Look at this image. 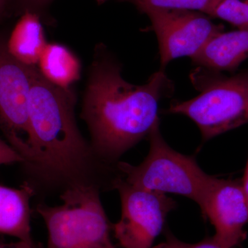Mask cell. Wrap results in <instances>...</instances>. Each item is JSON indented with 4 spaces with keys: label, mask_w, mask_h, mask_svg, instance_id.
<instances>
[{
    "label": "cell",
    "mask_w": 248,
    "mask_h": 248,
    "mask_svg": "<svg viewBox=\"0 0 248 248\" xmlns=\"http://www.w3.org/2000/svg\"><path fill=\"white\" fill-rule=\"evenodd\" d=\"M122 65L104 45L95 48L80 117L87 124L93 153L108 169L124 153L148 138L160 102L175 91L174 81L159 69L144 84L125 81Z\"/></svg>",
    "instance_id": "1"
},
{
    "label": "cell",
    "mask_w": 248,
    "mask_h": 248,
    "mask_svg": "<svg viewBox=\"0 0 248 248\" xmlns=\"http://www.w3.org/2000/svg\"><path fill=\"white\" fill-rule=\"evenodd\" d=\"M76 93L45 79L35 66L28 107L27 144L24 164L37 184L60 187L62 192L78 186H95L101 164L78 128Z\"/></svg>",
    "instance_id": "2"
},
{
    "label": "cell",
    "mask_w": 248,
    "mask_h": 248,
    "mask_svg": "<svg viewBox=\"0 0 248 248\" xmlns=\"http://www.w3.org/2000/svg\"><path fill=\"white\" fill-rule=\"evenodd\" d=\"M197 97L171 102L165 112L193 121L203 141L248 124V67L226 76L223 72L197 66L190 74Z\"/></svg>",
    "instance_id": "3"
},
{
    "label": "cell",
    "mask_w": 248,
    "mask_h": 248,
    "mask_svg": "<svg viewBox=\"0 0 248 248\" xmlns=\"http://www.w3.org/2000/svg\"><path fill=\"white\" fill-rule=\"evenodd\" d=\"M148 138L149 152L141 164L133 166L120 161L116 165L121 177L140 188L184 196L203 211L216 177L204 172L194 156L174 151L166 143L160 130V120Z\"/></svg>",
    "instance_id": "4"
},
{
    "label": "cell",
    "mask_w": 248,
    "mask_h": 248,
    "mask_svg": "<svg viewBox=\"0 0 248 248\" xmlns=\"http://www.w3.org/2000/svg\"><path fill=\"white\" fill-rule=\"evenodd\" d=\"M99 189L75 186L60 195L62 205H37L46 227V248H115Z\"/></svg>",
    "instance_id": "5"
},
{
    "label": "cell",
    "mask_w": 248,
    "mask_h": 248,
    "mask_svg": "<svg viewBox=\"0 0 248 248\" xmlns=\"http://www.w3.org/2000/svg\"><path fill=\"white\" fill-rule=\"evenodd\" d=\"M111 187L120 195L121 218L111 226L122 248H152L163 231L168 215L177 208L166 194L140 188L117 176Z\"/></svg>",
    "instance_id": "6"
},
{
    "label": "cell",
    "mask_w": 248,
    "mask_h": 248,
    "mask_svg": "<svg viewBox=\"0 0 248 248\" xmlns=\"http://www.w3.org/2000/svg\"><path fill=\"white\" fill-rule=\"evenodd\" d=\"M138 11L151 21L159 44V69L163 71L175 59L192 58L212 37L224 31L222 24L199 11L150 7Z\"/></svg>",
    "instance_id": "7"
},
{
    "label": "cell",
    "mask_w": 248,
    "mask_h": 248,
    "mask_svg": "<svg viewBox=\"0 0 248 248\" xmlns=\"http://www.w3.org/2000/svg\"><path fill=\"white\" fill-rule=\"evenodd\" d=\"M34 67L17 61L0 37V130L24 164L29 156L28 107Z\"/></svg>",
    "instance_id": "8"
},
{
    "label": "cell",
    "mask_w": 248,
    "mask_h": 248,
    "mask_svg": "<svg viewBox=\"0 0 248 248\" xmlns=\"http://www.w3.org/2000/svg\"><path fill=\"white\" fill-rule=\"evenodd\" d=\"M202 214L215 227L212 238L217 244L225 248L242 244L246 239L248 202L241 181L216 177Z\"/></svg>",
    "instance_id": "9"
},
{
    "label": "cell",
    "mask_w": 248,
    "mask_h": 248,
    "mask_svg": "<svg viewBox=\"0 0 248 248\" xmlns=\"http://www.w3.org/2000/svg\"><path fill=\"white\" fill-rule=\"evenodd\" d=\"M248 58V30L223 32L214 36L191 58L197 66L234 74Z\"/></svg>",
    "instance_id": "10"
},
{
    "label": "cell",
    "mask_w": 248,
    "mask_h": 248,
    "mask_svg": "<svg viewBox=\"0 0 248 248\" xmlns=\"http://www.w3.org/2000/svg\"><path fill=\"white\" fill-rule=\"evenodd\" d=\"M36 193L29 182L17 188L0 185V234L35 244L31 234V200Z\"/></svg>",
    "instance_id": "11"
},
{
    "label": "cell",
    "mask_w": 248,
    "mask_h": 248,
    "mask_svg": "<svg viewBox=\"0 0 248 248\" xmlns=\"http://www.w3.org/2000/svg\"><path fill=\"white\" fill-rule=\"evenodd\" d=\"M42 22L39 15L25 11L6 40L9 53L26 66H37L47 45Z\"/></svg>",
    "instance_id": "12"
},
{
    "label": "cell",
    "mask_w": 248,
    "mask_h": 248,
    "mask_svg": "<svg viewBox=\"0 0 248 248\" xmlns=\"http://www.w3.org/2000/svg\"><path fill=\"white\" fill-rule=\"evenodd\" d=\"M42 76L62 89H70L81 77V63L69 48L47 43L37 64Z\"/></svg>",
    "instance_id": "13"
},
{
    "label": "cell",
    "mask_w": 248,
    "mask_h": 248,
    "mask_svg": "<svg viewBox=\"0 0 248 248\" xmlns=\"http://www.w3.org/2000/svg\"><path fill=\"white\" fill-rule=\"evenodd\" d=\"M102 4L112 0H96ZM122 2L131 3L137 9L150 7L163 9H184L199 11L210 16L219 0H113Z\"/></svg>",
    "instance_id": "14"
},
{
    "label": "cell",
    "mask_w": 248,
    "mask_h": 248,
    "mask_svg": "<svg viewBox=\"0 0 248 248\" xmlns=\"http://www.w3.org/2000/svg\"><path fill=\"white\" fill-rule=\"evenodd\" d=\"M238 29L248 30V0H219L210 15Z\"/></svg>",
    "instance_id": "15"
},
{
    "label": "cell",
    "mask_w": 248,
    "mask_h": 248,
    "mask_svg": "<svg viewBox=\"0 0 248 248\" xmlns=\"http://www.w3.org/2000/svg\"><path fill=\"white\" fill-rule=\"evenodd\" d=\"M53 0H9V10L14 9L18 14L31 11L40 16L42 21L50 23L48 9Z\"/></svg>",
    "instance_id": "16"
},
{
    "label": "cell",
    "mask_w": 248,
    "mask_h": 248,
    "mask_svg": "<svg viewBox=\"0 0 248 248\" xmlns=\"http://www.w3.org/2000/svg\"><path fill=\"white\" fill-rule=\"evenodd\" d=\"M166 240L152 248H225L217 244L213 238H207L197 244H187L176 238L169 231H166Z\"/></svg>",
    "instance_id": "17"
},
{
    "label": "cell",
    "mask_w": 248,
    "mask_h": 248,
    "mask_svg": "<svg viewBox=\"0 0 248 248\" xmlns=\"http://www.w3.org/2000/svg\"><path fill=\"white\" fill-rule=\"evenodd\" d=\"M14 163L24 164V158L9 143L0 139V166Z\"/></svg>",
    "instance_id": "18"
},
{
    "label": "cell",
    "mask_w": 248,
    "mask_h": 248,
    "mask_svg": "<svg viewBox=\"0 0 248 248\" xmlns=\"http://www.w3.org/2000/svg\"><path fill=\"white\" fill-rule=\"evenodd\" d=\"M0 248H40L37 247L35 244H29L23 241H18L16 244L10 245H5L0 244Z\"/></svg>",
    "instance_id": "19"
},
{
    "label": "cell",
    "mask_w": 248,
    "mask_h": 248,
    "mask_svg": "<svg viewBox=\"0 0 248 248\" xmlns=\"http://www.w3.org/2000/svg\"><path fill=\"white\" fill-rule=\"evenodd\" d=\"M9 11V0H0V20L3 19Z\"/></svg>",
    "instance_id": "20"
},
{
    "label": "cell",
    "mask_w": 248,
    "mask_h": 248,
    "mask_svg": "<svg viewBox=\"0 0 248 248\" xmlns=\"http://www.w3.org/2000/svg\"><path fill=\"white\" fill-rule=\"evenodd\" d=\"M241 184H242V186L244 187L245 193H246V197H247L248 202V160L244 177H243L242 180H241Z\"/></svg>",
    "instance_id": "21"
}]
</instances>
